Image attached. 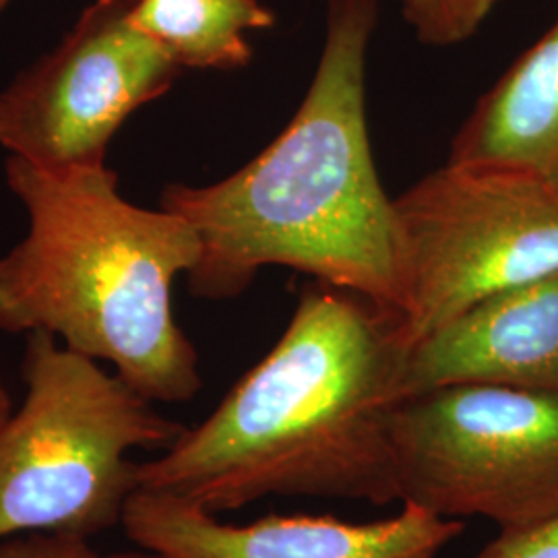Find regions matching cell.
<instances>
[{"instance_id":"1","label":"cell","mask_w":558,"mask_h":558,"mask_svg":"<svg viewBox=\"0 0 558 558\" xmlns=\"http://www.w3.org/2000/svg\"><path fill=\"white\" fill-rule=\"evenodd\" d=\"M401 319L317 281L271 352L160 458L140 488L211 513L267 497L399 502L391 416L408 359Z\"/></svg>"},{"instance_id":"2","label":"cell","mask_w":558,"mask_h":558,"mask_svg":"<svg viewBox=\"0 0 558 558\" xmlns=\"http://www.w3.org/2000/svg\"><path fill=\"white\" fill-rule=\"evenodd\" d=\"M377 20V0H329L317 73L278 140L228 179L161 193L160 207L199 236L195 296H239L260 267L283 265L403 317L396 207L366 122Z\"/></svg>"},{"instance_id":"3","label":"cell","mask_w":558,"mask_h":558,"mask_svg":"<svg viewBox=\"0 0 558 558\" xmlns=\"http://www.w3.org/2000/svg\"><path fill=\"white\" fill-rule=\"evenodd\" d=\"M27 234L0 257V331L48 333L106 362L151 403L203 387L199 354L172 311V286L201 257L195 228L120 195L106 163L41 170L7 160Z\"/></svg>"},{"instance_id":"4","label":"cell","mask_w":558,"mask_h":558,"mask_svg":"<svg viewBox=\"0 0 558 558\" xmlns=\"http://www.w3.org/2000/svg\"><path fill=\"white\" fill-rule=\"evenodd\" d=\"M21 373L23 401L0 424V544L119 527L140 490L133 451H163L186 426L48 333L27 336Z\"/></svg>"},{"instance_id":"5","label":"cell","mask_w":558,"mask_h":558,"mask_svg":"<svg viewBox=\"0 0 558 558\" xmlns=\"http://www.w3.org/2000/svg\"><path fill=\"white\" fill-rule=\"evenodd\" d=\"M399 502L500 532L558 515V396L453 383L401 398L391 416Z\"/></svg>"},{"instance_id":"6","label":"cell","mask_w":558,"mask_h":558,"mask_svg":"<svg viewBox=\"0 0 558 558\" xmlns=\"http://www.w3.org/2000/svg\"><path fill=\"white\" fill-rule=\"evenodd\" d=\"M393 207L408 348L558 269V191L539 180L447 161Z\"/></svg>"},{"instance_id":"7","label":"cell","mask_w":558,"mask_h":558,"mask_svg":"<svg viewBox=\"0 0 558 558\" xmlns=\"http://www.w3.org/2000/svg\"><path fill=\"white\" fill-rule=\"evenodd\" d=\"M133 0H94L59 46L0 92V147L41 170L104 163L108 143L179 64L131 23Z\"/></svg>"},{"instance_id":"8","label":"cell","mask_w":558,"mask_h":558,"mask_svg":"<svg viewBox=\"0 0 558 558\" xmlns=\"http://www.w3.org/2000/svg\"><path fill=\"white\" fill-rule=\"evenodd\" d=\"M122 530L166 558H437L463 523L401 505L398 515L366 523L333 515H267L236 525L168 493L140 488Z\"/></svg>"},{"instance_id":"9","label":"cell","mask_w":558,"mask_h":558,"mask_svg":"<svg viewBox=\"0 0 558 558\" xmlns=\"http://www.w3.org/2000/svg\"><path fill=\"white\" fill-rule=\"evenodd\" d=\"M453 383L558 396V269L484 300L410 348L401 398Z\"/></svg>"},{"instance_id":"10","label":"cell","mask_w":558,"mask_h":558,"mask_svg":"<svg viewBox=\"0 0 558 558\" xmlns=\"http://www.w3.org/2000/svg\"><path fill=\"white\" fill-rule=\"evenodd\" d=\"M447 161L511 170L558 191V20L480 98Z\"/></svg>"},{"instance_id":"11","label":"cell","mask_w":558,"mask_h":558,"mask_svg":"<svg viewBox=\"0 0 558 558\" xmlns=\"http://www.w3.org/2000/svg\"><path fill=\"white\" fill-rule=\"evenodd\" d=\"M129 23L180 69L236 71L253 60L246 34L271 29L276 13L260 0H133Z\"/></svg>"},{"instance_id":"12","label":"cell","mask_w":558,"mask_h":558,"mask_svg":"<svg viewBox=\"0 0 558 558\" xmlns=\"http://www.w3.org/2000/svg\"><path fill=\"white\" fill-rule=\"evenodd\" d=\"M500 0H401V13L424 46L470 40Z\"/></svg>"},{"instance_id":"13","label":"cell","mask_w":558,"mask_h":558,"mask_svg":"<svg viewBox=\"0 0 558 558\" xmlns=\"http://www.w3.org/2000/svg\"><path fill=\"white\" fill-rule=\"evenodd\" d=\"M0 558H166L151 550L101 553L87 538L73 536H20L0 544Z\"/></svg>"},{"instance_id":"14","label":"cell","mask_w":558,"mask_h":558,"mask_svg":"<svg viewBox=\"0 0 558 558\" xmlns=\"http://www.w3.org/2000/svg\"><path fill=\"white\" fill-rule=\"evenodd\" d=\"M472 558H558V515L523 530L500 532Z\"/></svg>"},{"instance_id":"15","label":"cell","mask_w":558,"mask_h":558,"mask_svg":"<svg viewBox=\"0 0 558 558\" xmlns=\"http://www.w3.org/2000/svg\"><path fill=\"white\" fill-rule=\"evenodd\" d=\"M11 412H13V405H11V398H9V389H7L4 379L0 375V424L7 420Z\"/></svg>"},{"instance_id":"16","label":"cell","mask_w":558,"mask_h":558,"mask_svg":"<svg viewBox=\"0 0 558 558\" xmlns=\"http://www.w3.org/2000/svg\"><path fill=\"white\" fill-rule=\"evenodd\" d=\"M7 2H9V0H0V9H2Z\"/></svg>"}]
</instances>
